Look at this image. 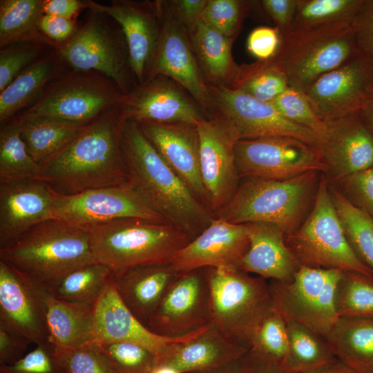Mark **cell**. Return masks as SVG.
Returning a JSON list of instances; mask_svg holds the SVG:
<instances>
[{"mask_svg":"<svg viewBox=\"0 0 373 373\" xmlns=\"http://www.w3.org/2000/svg\"><path fill=\"white\" fill-rule=\"evenodd\" d=\"M203 328L179 338L155 334L141 323L124 304L111 276L95 303L92 341L134 343L150 350L158 359L172 345L193 338Z\"/></svg>","mask_w":373,"mask_h":373,"instance_id":"22","label":"cell"},{"mask_svg":"<svg viewBox=\"0 0 373 373\" xmlns=\"http://www.w3.org/2000/svg\"><path fill=\"white\" fill-rule=\"evenodd\" d=\"M249 4L240 0H208L200 21L225 36L236 37Z\"/></svg>","mask_w":373,"mask_h":373,"instance_id":"47","label":"cell"},{"mask_svg":"<svg viewBox=\"0 0 373 373\" xmlns=\"http://www.w3.org/2000/svg\"><path fill=\"white\" fill-rule=\"evenodd\" d=\"M96 343L112 373H153L157 367V357L140 345L124 341Z\"/></svg>","mask_w":373,"mask_h":373,"instance_id":"44","label":"cell"},{"mask_svg":"<svg viewBox=\"0 0 373 373\" xmlns=\"http://www.w3.org/2000/svg\"><path fill=\"white\" fill-rule=\"evenodd\" d=\"M352 27L358 52L373 61V0H364Z\"/></svg>","mask_w":373,"mask_h":373,"instance_id":"52","label":"cell"},{"mask_svg":"<svg viewBox=\"0 0 373 373\" xmlns=\"http://www.w3.org/2000/svg\"><path fill=\"white\" fill-rule=\"evenodd\" d=\"M360 113L364 124L373 136V98L363 106Z\"/></svg>","mask_w":373,"mask_h":373,"instance_id":"59","label":"cell"},{"mask_svg":"<svg viewBox=\"0 0 373 373\" xmlns=\"http://www.w3.org/2000/svg\"><path fill=\"white\" fill-rule=\"evenodd\" d=\"M180 274L169 263L113 272L112 279L124 304L147 327L157 305Z\"/></svg>","mask_w":373,"mask_h":373,"instance_id":"29","label":"cell"},{"mask_svg":"<svg viewBox=\"0 0 373 373\" xmlns=\"http://www.w3.org/2000/svg\"><path fill=\"white\" fill-rule=\"evenodd\" d=\"M325 338L338 361L357 373H373V318H339Z\"/></svg>","mask_w":373,"mask_h":373,"instance_id":"32","label":"cell"},{"mask_svg":"<svg viewBox=\"0 0 373 373\" xmlns=\"http://www.w3.org/2000/svg\"><path fill=\"white\" fill-rule=\"evenodd\" d=\"M30 343L21 336L0 326V366L12 365L26 354Z\"/></svg>","mask_w":373,"mask_h":373,"instance_id":"55","label":"cell"},{"mask_svg":"<svg viewBox=\"0 0 373 373\" xmlns=\"http://www.w3.org/2000/svg\"><path fill=\"white\" fill-rule=\"evenodd\" d=\"M249 246L246 224L213 218L200 234L175 254L171 264L180 274L205 267L237 268Z\"/></svg>","mask_w":373,"mask_h":373,"instance_id":"23","label":"cell"},{"mask_svg":"<svg viewBox=\"0 0 373 373\" xmlns=\"http://www.w3.org/2000/svg\"><path fill=\"white\" fill-rule=\"evenodd\" d=\"M343 271L300 265L289 282L270 280L272 307L287 321L303 325L323 337L339 317L335 291Z\"/></svg>","mask_w":373,"mask_h":373,"instance_id":"10","label":"cell"},{"mask_svg":"<svg viewBox=\"0 0 373 373\" xmlns=\"http://www.w3.org/2000/svg\"><path fill=\"white\" fill-rule=\"evenodd\" d=\"M90 9L86 22L56 53L76 71L95 72L112 81L123 95L132 88L125 41H122L104 13Z\"/></svg>","mask_w":373,"mask_h":373,"instance_id":"11","label":"cell"},{"mask_svg":"<svg viewBox=\"0 0 373 373\" xmlns=\"http://www.w3.org/2000/svg\"><path fill=\"white\" fill-rule=\"evenodd\" d=\"M260 3L281 34L288 32L295 17L298 0H262Z\"/></svg>","mask_w":373,"mask_h":373,"instance_id":"54","label":"cell"},{"mask_svg":"<svg viewBox=\"0 0 373 373\" xmlns=\"http://www.w3.org/2000/svg\"><path fill=\"white\" fill-rule=\"evenodd\" d=\"M89 1L82 0H43L44 15H55L68 19L73 18L85 8Z\"/></svg>","mask_w":373,"mask_h":373,"instance_id":"58","label":"cell"},{"mask_svg":"<svg viewBox=\"0 0 373 373\" xmlns=\"http://www.w3.org/2000/svg\"><path fill=\"white\" fill-rule=\"evenodd\" d=\"M211 322L248 349L249 340L271 309L268 282L236 267H207Z\"/></svg>","mask_w":373,"mask_h":373,"instance_id":"8","label":"cell"},{"mask_svg":"<svg viewBox=\"0 0 373 373\" xmlns=\"http://www.w3.org/2000/svg\"><path fill=\"white\" fill-rule=\"evenodd\" d=\"M364 0H298L291 30L352 23Z\"/></svg>","mask_w":373,"mask_h":373,"instance_id":"41","label":"cell"},{"mask_svg":"<svg viewBox=\"0 0 373 373\" xmlns=\"http://www.w3.org/2000/svg\"><path fill=\"white\" fill-rule=\"evenodd\" d=\"M207 86L215 111L231 125L238 140L288 137L316 148L319 146V135L286 119L271 103L226 86Z\"/></svg>","mask_w":373,"mask_h":373,"instance_id":"13","label":"cell"},{"mask_svg":"<svg viewBox=\"0 0 373 373\" xmlns=\"http://www.w3.org/2000/svg\"><path fill=\"white\" fill-rule=\"evenodd\" d=\"M229 87L258 100L271 103L289 86L283 72L269 60L240 66L236 80Z\"/></svg>","mask_w":373,"mask_h":373,"instance_id":"40","label":"cell"},{"mask_svg":"<svg viewBox=\"0 0 373 373\" xmlns=\"http://www.w3.org/2000/svg\"><path fill=\"white\" fill-rule=\"evenodd\" d=\"M235 156L239 176L249 179L283 180L326 171L317 148L288 137L238 140Z\"/></svg>","mask_w":373,"mask_h":373,"instance_id":"12","label":"cell"},{"mask_svg":"<svg viewBox=\"0 0 373 373\" xmlns=\"http://www.w3.org/2000/svg\"><path fill=\"white\" fill-rule=\"evenodd\" d=\"M339 318H373V278L355 272H343L335 291Z\"/></svg>","mask_w":373,"mask_h":373,"instance_id":"42","label":"cell"},{"mask_svg":"<svg viewBox=\"0 0 373 373\" xmlns=\"http://www.w3.org/2000/svg\"><path fill=\"white\" fill-rule=\"evenodd\" d=\"M249 246L238 269L270 280H291L299 265L285 242V233L265 222L246 224Z\"/></svg>","mask_w":373,"mask_h":373,"instance_id":"28","label":"cell"},{"mask_svg":"<svg viewBox=\"0 0 373 373\" xmlns=\"http://www.w3.org/2000/svg\"><path fill=\"white\" fill-rule=\"evenodd\" d=\"M54 191L39 180L0 183V249L50 219Z\"/></svg>","mask_w":373,"mask_h":373,"instance_id":"26","label":"cell"},{"mask_svg":"<svg viewBox=\"0 0 373 373\" xmlns=\"http://www.w3.org/2000/svg\"><path fill=\"white\" fill-rule=\"evenodd\" d=\"M153 373H180V372L167 366L157 365Z\"/></svg>","mask_w":373,"mask_h":373,"instance_id":"62","label":"cell"},{"mask_svg":"<svg viewBox=\"0 0 373 373\" xmlns=\"http://www.w3.org/2000/svg\"><path fill=\"white\" fill-rule=\"evenodd\" d=\"M248 350L275 361L284 367L289 351L287 327L285 319L273 307L254 332Z\"/></svg>","mask_w":373,"mask_h":373,"instance_id":"43","label":"cell"},{"mask_svg":"<svg viewBox=\"0 0 373 373\" xmlns=\"http://www.w3.org/2000/svg\"><path fill=\"white\" fill-rule=\"evenodd\" d=\"M64 62L57 53L41 57L0 92V122L3 124L61 75Z\"/></svg>","mask_w":373,"mask_h":373,"instance_id":"33","label":"cell"},{"mask_svg":"<svg viewBox=\"0 0 373 373\" xmlns=\"http://www.w3.org/2000/svg\"><path fill=\"white\" fill-rule=\"evenodd\" d=\"M39 28L43 35L57 48L71 39L79 28L73 19L43 15L39 21Z\"/></svg>","mask_w":373,"mask_h":373,"instance_id":"53","label":"cell"},{"mask_svg":"<svg viewBox=\"0 0 373 373\" xmlns=\"http://www.w3.org/2000/svg\"><path fill=\"white\" fill-rule=\"evenodd\" d=\"M157 2L161 34L148 79L157 75L170 78L209 115L215 112L213 102L192 49L187 29L173 16L164 1Z\"/></svg>","mask_w":373,"mask_h":373,"instance_id":"18","label":"cell"},{"mask_svg":"<svg viewBox=\"0 0 373 373\" xmlns=\"http://www.w3.org/2000/svg\"><path fill=\"white\" fill-rule=\"evenodd\" d=\"M117 111L122 119L139 123L197 125L209 116L182 86L162 75L152 77L134 86L123 95Z\"/></svg>","mask_w":373,"mask_h":373,"instance_id":"19","label":"cell"},{"mask_svg":"<svg viewBox=\"0 0 373 373\" xmlns=\"http://www.w3.org/2000/svg\"><path fill=\"white\" fill-rule=\"evenodd\" d=\"M123 95L106 77L95 72L73 70L50 82L20 116L87 124L117 108Z\"/></svg>","mask_w":373,"mask_h":373,"instance_id":"9","label":"cell"},{"mask_svg":"<svg viewBox=\"0 0 373 373\" xmlns=\"http://www.w3.org/2000/svg\"><path fill=\"white\" fill-rule=\"evenodd\" d=\"M208 0H173L164 3L173 16L187 30L201 19Z\"/></svg>","mask_w":373,"mask_h":373,"instance_id":"56","label":"cell"},{"mask_svg":"<svg viewBox=\"0 0 373 373\" xmlns=\"http://www.w3.org/2000/svg\"><path fill=\"white\" fill-rule=\"evenodd\" d=\"M358 52L352 23L291 30L282 34L271 59L283 72L289 87L305 92L323 75Z\"/></svg>","mask_w":373,"mask_h":373,"instance_id":"7","label":"cell"},{"mask_svg":"<svg viewBox=\"0 0 373 373\" xmlns=\"http://www.w3.org/2000/svg\"><path fill=\"white\" fill-rule=\"evenodd\" d=\"M43 0L0 1V47L29 42L56 46L46 38L39 28L44 15Z\"/></svg>","mask_w":373,"mask_h":373,"instance_id":"36","label":"cell"},{"mask_svg":"<svg viewBox=\"0 0 373 373\" xmlns=\"http://www.w3.org/2000/svg\"><path fill=\"white\" fill-rule=\"evenodd\" d=\"M247 350L211 322L193 338L172 345L157 359V365L180 373H208L239 360Z\"/></svg>","mask_w":373,"mask_h":373,"instance_id":"27","label":"cell"},{"mask_svg":"<svg viewBox=\"0 0 373 373\" xmlns=\"http://www.w3.org/2000/svg\"><path fill=\"white\" fill-rule=\"evenodd\" d=\"M304 93L326 122L359 112L373 98V61L358 52L318 77Z\"/></svg>","mask_w":373,"mask_h":373,"instance_id":"16","label":"cell"},{"mask_svg":"<svg viewBox=\"0 0 373 373\" xmlns=\"http://www.w3.org/2000/svg\"><path fill=\"white\" fill-rule=\"evenodd\" d=\"M271 104L286 119L307 128L322 139L327 131V124L316 114L305 93L289 87Z\"/></svg>","mask_w":373,"mask_h":373,"instance_id":"46","label":"cell"},{"mask_svg":"<svg viewBox=\"0 0 373 373\" xmlns=\"http://www.w3.org/2000/svg\"><path fill=\"white\" fill-rule=\"evenodd\" d=\"M285 321L289 351L284 368L287 373H316L339 361L325 337L303 325Z\"/></svg>","mask_w":373,"mask_h":373,"instance_id":"35","label":"cell"},{"mask_svg":"<svg viewBox=\"0 0 373 373\" xmlns=\"http://www.w3.org/2000/svg\"><path fill=\"white\" fill-rule=\"evenodd\" d=\"M17 120L28 153L39 165L62 149L86 125L46 117L19 116Z\"/></svg>","mask_w":373,"mask_h":373,"instance_id":"34","label":"cell"},{"mask_svg":"<svg viewBox=\"0 0 373 373\" xmlns=\"http://www.w3.org/2000/svg\"><path fill=\"white\" fill-rule=\"evenodd\" d=\"M0 373H59L53 347L46 343L36 345L32 351L16 363L0 366Z\"/></svg>","mask_w":373,"mask_h":373,"instance_id":"50","label":"cell"},{"mask_svg":"<svg viewBox=\"0 0 373 373\" xmlns=\"http://www.w3.org/2000/svg\"><path fill=\"white\" fill-rule=\"evenodd\" d=\"M200 138V164L210 209L220 211L238 189L235 145L238 137L231 125L213 112L197 125Z\"/></svg>","mask_w":373,"mask_h":373,"instance_id":"17","label":"cell"},{"mask_svg":"<svg viewBox=\"0 0 373 373\" xmlns=\"http://www.w3.org/2000/svg\"><path fill=\"white\" fill-rule=\"evenodd\" d=\"M327 124L317 147L326 171L341 180L373 166V136L360 111Z\"/></svg>","mask_w":373,"mask_h":373,"instance_id":"25","label":"cell"},{"mask_svg":"<svg viewBox=\"0 0 373 373\" xmlns=\"http://www.w3.org/2000/svg\"><path fill=\"white\" fill-rule=\"evenodd\" d=\"M95 303L57 299L47 289L48 343L54 347L68 348L92 341Z\"/></svg>","mask_w":373,"mask_h":373,"instance_id":"31","label":"cell"},{"mask_svg":"<svg viewBox=\"0 0 373 373\" xmlns=\"http://www.w3.org/2000/svg\"><path fill=\"white\" fill-rule=\"evenodd\" d=\"M113 271L93 262L70 272L47 288L57 299L75 303H95Z\"/></svg>","mask_w":373,"mask_h":373,"instance_id":"39","label":"cell"},{"mask_svg":"<svg viewBox=\"0 0 373 373\" xmlns=\"http://www.w3.org/2000/svg\"><path fill=\"white\" fill-rule=\"evenodd\" d=\"M124 218L169 224L127 182L71 195L54 192L50 219L88 229Z\"/></svg>","mask_w":373,"mask_h":373,"instance_id":"14","label":"cell"},{"mask_svg":"<svg viewBox=\"0 0 373 373\" xmlns=\"http://www.w3.org/2000/svg\"><path fill=\"white\" fill-rule=\"evenodd\" d=\"M318 172L283 180L249 179L218 213L233 224H272L287 235L296 230L306 212Z\"/></svg>","mask_w":373,"mask_h":373,"instance_id":"5","label":"cell"},{"mask_svg":"<svg viewBox=\"0 0 373 373\" xmlns=\"http://www.w3.org/2000/svg\"><path fill=\"white\" fill-rule=\"evenodd\" d=\"M285 242L299 265L373 278V271L358 258L347 241L324 176L309 214L296 230L285 235Z\"/></svg>","mask_w":373,"mask_h":373,"instance_id":"6","label":"cell"},{"mask_svg":"<svg viewBox=\"0 0 373 373\" xmlns=\"http://www.w3.org/2000/svg\"><path fill=\"white\" fill-rule=\"evenodd\" d=\"M121 138L127 183L169 224L191 240L200 234L213 218L210 209L164 162L138 122L121 119Z\"/></svg>","mask_w":373,"mask_h":373,"instance_id":"1","label":"cell"},{"mask_svg":"<svg viewBox=\"0 0 373 373\" xmlns=\"http://www.w3.org/2000/svg\"><path fill=\"white\" fill-rule=\"evenodd\" d=\"M240 373H287L283 366L249 350L240 359Z\"/></svg>","mask_w":373,"mask_h":373,"instance_id":"57","label":"cell"},{"mask_svg":"<svg viewBox=\"0 0 373 373\" xmlns=\"http://www.w3.org/2000/svg\"><path fill=\"white\" fill-rule=\"evenodd\" d=\"M40 166L39 180L62 195L127 182L117 107L86 124Z\"/></svg>","mask_w":373,"mask_h":373,"instance_id":"2","label":"cell"},{"mask_svg":"<svg viewBox=\"0 0 373 373\" xmlns=\"http://www.w3.org/2000/svg\"><path fill=\"white\" fill-rule=\"evenodd\" d=\"M40 44L21 42L6 46L0 50V92L25 68L39 59Z\"/></svg>","mask_w":373,"mask_h":373,"instance_id":"48","label":"cell"},{"mask_svg":"<svg viewBox=\"0 0 373 373\" xmlns=\"http://www.w3.org/2000/svg\"><path fill=\"white\" fill-rule=\"evenodd\" d=\"M47 288L0 260V326L36 345L48 343Z\"/></svg>","mask_w":373,"mask_h":373,"instance_id":"20","label":"cell"},{"mask_svg":"<svg viewBox=\"0 0 373 373\" xmlns=\"http://www.w3.org/2000/svg\"><path fill=\"white\" fill-rule=\"evenodd\" d=\"M281 39L282 34L277 28L259 26L249 33L247 48L257 61H269L276 55Z\"/></svg>","mask_w":373,"mask_h":373,"instance_id":"51","label":"cell"},{"mask_svg":"<svg viewBox=\"0 0 373 373\" xmlns=\"http://www.w3.org/2000/svg\"><path fill=\"white\" fill-rule=\"evenodd\" d=\"M187 31L207 84L230 86L240 70L232 56V45L236 37L225 36L200 21Z\"/></svg>","mask_w":373,"mask_h":373,"instance_id":"30","label":"cell"},{"mask_svg":"<svg viewBox=\"0 0 373 373\" xmlns=\"http://www.w3.org/2000/svg\"><path fill=\"white\" fill-rule=\"evenodd\" d=\"M53 354L59 373H112L104 353L94 341L73 347H53Z\"/></svg>","mask_w":373,"mask_h":373,"instance_id":"45","label":"cell"},{"mask_svg":"<svg viewBox=\"0 0 373 373\" xmlns=\"http://www.w3.org/2000/svg\"><path fill=\"white\" fill-rule=\"evenodd\" d=\"M0 260L46 288L95 262L88 229L55 219L35 225L0 249Z\"/></svg>","mask_w":373,"mask_h":373,"instance_id":"3","label":"cell"},{"mask_svg":"<svg viewBox=\"0 0 373 373\" xmlns=\"http://www.w3.org/2000/svg\"><path fill=\"white\" fill-rule=\"evenodd\" d=\"M211 322L210 287L205 267L180 274L157 305L147 327L162 336L179 338Z\"/></svg>","mask_w":373,"mask_h":373,"instance_id":"15","label":"cell"},{"mask_svg":"<svg viewBox=\"0 0 373 373\" xmlns=\"http://www.w3.org/2000/svg\"><path fill=\"white\" fill-rule=\"evenodd\" d=\"M329 190L349 244L358 258L373 271V219L343 193L334 188Z\"/></svg>","mask_w":373,"mask_h":373,"instance_id":"38","label":"cell"},{"mask_svg":"<svg viewBox=\"0 0 373 373\" xmlns=\"http://www.w3.org/2000/svg\"><path fill=\"white\" fill-rule=\"evenodd\" d=\"M139 124L164 162L195 196L209 207L208 195L200 172V138L196 125L150 122Z\"/></svg>","mask_w":373,"mask_h":373,"instance_id":"24","label":"cell"},{"mask_svg":"<svg viewBox=\"0 0 373 373\" xmlns=\"http://www.w3.org/2000/svg\"><path fill=\"white\" fill-rule=\"evenodd\" d=\"M88 8L104 13L120 26L131 73L137 84L146 82L161 34L157 1L113 0L108 5L89 1Z\"/></svg>","mask_w":373,"mask_h":373,"instance_id":"21","label":"cell"},{"mask_svg":"<svg viewBox=\"0 0 373 373\" xmlns=\"http://www.w3.org/2000/svg\"><path fill=\"white\" fill-rule=\"evenodd\" d=\"M316 373H357L340 361L335 364Z\"/></svg>","mask_w":373,"mask_h":373,"instance_id":"60","label":"cell"},{"mask_svg":"<svg viewBox=\"0 0 373 373\" xmlns=\"http://www.w3.org/2000/svg\"><path fill=\"white\" fill-rule=\"evenodd\" d=\"M41 166L28 151L17 119L0 131V183L39 180Z\"/></svg>","mask_w":373,"mask_h":373,"instance_id":"37","label":"cell"},{"mask_svg":"<svg viewBox=\"0 0 373 373\" xmlns=\"http://www.w3.org/2000/svg\"><path fill=\"white\" fill-rule=\"evenodd\" d=\"M96 262L113 272L171 263L191 238L175 227L138 218H124L89 227Z\"/></svg>","mask_w":373,"mask_h":373,"instance_id":"4","label":"cell"},{"mask_svg":"<svg viewBox=\"0 0 373 373\" xmlns=\"http://www.w3.org/2000/svg\"><path fill=\"white\" fill-rule=\"evenodd\" d=\"M341 180L343 194L373 219V166Z\"/></svg>","mask_w":373,"mask_h":373,"instance_id":"49","label":"cell"},{"mask_svg":"<svg viewBox=\"0 0 373 373\" xmlns=\"http://www.w3.org/2000/svg\"><path fill=\"white\" fill-rule=\"evenodd\" d=\"M240 359L217 368L208 373H240Z\"/></svg>","mask_w":373,"mask_h":373,"instance_id":"61","label":"cell"}]
</instances>
